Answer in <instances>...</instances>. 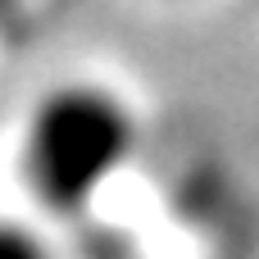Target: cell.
<instances>
[{
    "instance_id": "7a4b0ae2",
    "label": "cell",
    "mask_w": 259,
    "mask_h": 259,
    "mask_svg": "<svg viewBox=\"0 0 259 259\" xmlns=\"http://www.w3.org/2000/svg\"><path fill=\"white\" fill-rule=\"evenodd\" d=\"M0 259H55V255H50V246H46L32 228H23V223H0Z\"/></svg>"
},
{
    "instance_id": "6da1fadb",
    "label": "cell",
    "mask_w": 259,
    "mask_h": 259,
    "mask_svg": "<svg viewBox=\"0 0 259 259\" xmlns=\"http://www.w3.org/2000/svg\"><path fill=\"white\" fill-rule=\"evenodd\" d=\"M137 150L132 109L105 87H59L27 123L23 168L36 200L55 214L91 205Z\"/></svg>"
}]
</instances>
